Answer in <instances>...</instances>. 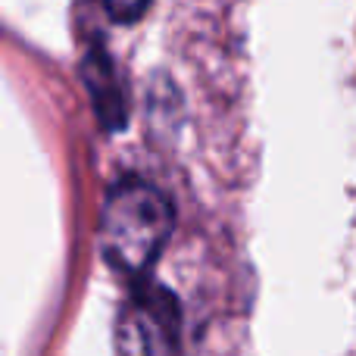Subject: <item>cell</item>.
<instances>
[{
  "label": "cell",
  "instance_id": "cell-1",
  "mask_svg": "<svg viewBox=\"0 0 356 356\" xmlns=\"http://www.w3.org/2000/svg\"><path fill=\"white\" fill-rule=\"evenodd\" d=\"M172 207L154 184L122 178L100 207V253L119 272H141L160 257L172 234Z\"/></svg>",
  "mask_w": 356,
  "mask_h": 356
},
{
  "label": "cell",
  "instance_id": "cell-2",
  "mask_svg": "<svg viewBox=\"0 0 356 356\" xmlns=\"http://www.w3.org/2000/svg\"><path fill=\"white\" fill-rule=\"evenodd\" d=\"M119 356H178V303L160 284H141L116 319Z\"/></svg>",
  "mask_w": 356,
  "mask_h": 356
},
{
  "label": "cell",
  "instance_id": "cell-3",
  "mask_svg": "<svg viewBox=\"0 0 356 356\" xmlns=\"http://www.w3.org/2000/svg\"><path fill=\"white\" fill-rule=\"evenodd\" d=\"M85 79L94 94V106H97L100 119H104L106 125H119L125 116V106H122V94H119L116 72H113V63L106 60V54L97 50V54L85 63Z\"/></svg>",
  "mask_w": 356,
  "mask_h": 356
},
{
  "label": "cell",
  "instance_id": "cell-4",
  "mask_svg": "<svg viewBox=\"0 0 356 356\" xmlns=\"http://www.w3.org/2000/svg\"><path fill=\"white\" fill-rule=\"evenodd\" d=\"M104 6L116 22H138L150 6V0H104Z\"/></svg>",
  "mask_w": 356,
  "mask_h": 356
}]
</instances>
